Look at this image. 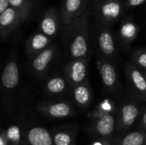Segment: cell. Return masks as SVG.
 Instances as JSON below:
<instances>
[{"label":"cell","mask_w":146,"mask_h":145,"mask_svg":"<svg viewBox=\"0 0 146 145\" xmlns=\"http://www.w3.org/2000/svg\"><path fill=\"white\" fill-rule=\"evenodd\" d=\"M68 26L71 56L74 59L86 57L88 52V13L85 12Z\"/></svg>","instance_id":"1"},{"label":"cell","mask_w":146,"mask_h":145,"mask_svg":"<svg viewBox=\"0 0 146 145\" xmlns=\"http://www.w3.org/2000/svg\"><path fill=\"white\" fill-rule=\"evenodd\" d=\"M28 15L16 10L9 6L6 10L0 14V28L2 36L10 32L21 21L25 20Z\"/></svg>","instance_id":"2"},{"label":"cell","mask_w":146,"mask_h":145,"mask_svg":"<svg viewBox=\"0 0 146 145\" xmlns=\"http://www.w3.org/2000/svg\"><path fill=\"white\" fill-rule=\"evenodd\" d=\"M88 60L86 58L74 59L67 68V76L71 85H79L82 83L87 73Z\"/></svg>","instance_id":"3"},{"label":"cell","mask_w":146,"mask_h":145,"mask_svg":"<svg viewBox=\"0 0 146 145\" xmlns=\"http://www.w3.org/2000/svg\"><path fill=\"white\" fill-rule=\"evenodd\" d=\"M20 81V72L15 61L8 62L2 73V84L6 89L15 88Z\"/></svg>","instance_id":"4"},{"label":"cell","mask_w":146,"mask_h":145,"mask_svg":"<svg viewBox=\"0 0 146 145\" xmlns=\"http://www.w3.org/2000/svg\"><path fill=\"white\" fill-rule=\"evenodd\" d=\"M82 5L83 0H65L62 10V21L65 25H69L84 14Z\"/></svg>","instance_id":"5"},{"label":"cell","mask_w":146,"mask_h":145,"mask_svg":"<svg viewBox=\"0 0 146 145\" xmlns=\"http://www.w3.org/2000/svg\"><path fill=\"white\" fill-rule=\"evenodd\" d=\"M58 29V17L57 11L55 9H51L47 11L42 17L40 21V30L43 33L49 37L55 36Z\"/></svg>","instance_id":"6"},{"label":"cell","mask_w":146,"mask_h":145,"mask_svg":"<svg viewBox=\"0 0 146 145\" xmlns=\"http://www.w3.org/2000/svg\"><path fill=\"white\" fill-rule=\"evenodd\" d=\"M100 15L107 21H113L121 13V5L115 0H103L99 6Z\"/></svg>","instance_id":"7"},{"label":"cell","mask_w":146,"mask_h":145,"mask_svg":"<svg viewBox=\"0 0 146 145\" xmlns=\"http://www.w3.org/2000/svg\"><path fill=\"white\" fill-rule=\"evenodd\" d=\"M27 137L31 145H52V139L50 134L44 128H32L29 131Z\"/></svg>","instance_id":"8"},{"label":"cell","mask_w":146,"mask_h":145,"mask_svg":"<svg viewBox=\"0 0 146 145\" xmlns=\"http://www.w3.org/2000/svg\"><path fill=\"white\" fill-rule=\"evenodd\" d=\"M51 40L46 34L40 32L34 34L27 42V50L33 55L37 52H41L48 47Z\"/></svg>","instance_id":"9"},{"label":"cell","mask_w":146,"mask_h":145,"mask_svg":"<svg viewBox=\"0 0 146 145\" xmlns=\"http://www.w3.org/2000/svg\"><path fill=\"white\" fill-rule=\"evenodd\" d=\"M54 56V48L47 47L44 50L38 53V55L33 61L32 66L34 71L37 73H42L45 70L49 63L51 62Z\"/></svg>","instance_id":"10"},{"label":"cell","mask_w":146,"mask_h":145,"mask_svg":"<svg viewBox=\"0 0 146 145\" xmlns=\"http://www.w3.org/2000/svg\"><path fill=\"white\" fill-rule=\"evenodd\" d=\"M99 72L103 83L107 87H112L116 82V72L114 67L106 62H99Z\"/></svg>","instance_id":"11"},{"label":"cell","mask_w":146,"mask_h":145,"mask_svg":"<svg viewBox=\"0 0 146 145\" xmlns=\"http://www.w3.org/2000/svg\"><path fill=\"white\" fill-rule=\"evenodd\" d=\"M98 44L101 51L107 55L111 56L115 51V43L113 36L110 32L104 30L102 31L98 37Z\"/></svg>","instance_id":"12"},{"label":"cell","mask_w":146,"mask_h":145,"mask_svg":"<svg viewBox=\"0 0 146 145\" xmlns=\"http://www.w3.org/2000/svg\"><path fill=\"white\" fill-rule=\"evenodd\" d=\"M114 127H115V120L110 115L103 116L98 121L96 126L98 132L103 136L110 135L114 130Z\"/></svg>","instance_id":"13"},{"label":"cell","mask_w":146,"mask_h":145,"mask_svg":"<svg viewBox=\"0 0 146 145\" xmlns=\"http://www.w3.org/2000/svg\"><path fill=\"white\" fill-rule=\"evenodd\" d=\"M139 115V109L134 104H127L121 109V119L125 126H131Z\"/></svg>","instance_id":"14"},{"label":"cell","mask_w":146,"mask_h":145,"mask_svg":"<svg viewBox=\"0 0 146 145\" xmlns=\"http://www.w3.org/2000/svg\"><path fill=\"white\" fill-rule=\"evenodd\" d=\"M129 76L134 87L140 92H146V79L142 73L135 68L131 67L129 69Z\"/></svg>","instance_id":"15"},{"label":"cell","mask_w":146,"mask_h":145,"mask_svg":"<svg viewBox=\"0 0 146 145\" xmlns=\"http://www.w3.org/2000/svg\"><path fill=\"white\" fill-rule=\"evenodd\" d=\"M90 90L86 84H79L74 90V97L80 105H86L90 100Z\"/></svg>","instance_id":"16"},{"label":"cell","mask_w":146,"mask_h":145,"mask_svg":"<svg viewBox=\"0 0 146 145\" xmlns=\"http://www.w3.org/2000/svg\"><path fill=\"white\" fill-rule=\"evenodd\" d=\"M70 107L65 103H57L52 104L48 109V113L50 115L55 118L66 117L70 114Z\"/></svg>","instance_id":"17"},{"label":"cell","mask_w":146,"mask_h":145,"mask_svg":"<svg viewBox=\"0 0 146 145\" xmlns=\"http://www.w3.org/2000/svg\"><path fill=\"white\" fill-rule=\"evenodd\" d=\"M66 87L65 80L61 77H54L47 81L46 89L48 91L53 94L60 93L64 91Z\"/></svg>","instance_id":"18"},{"label":"cell","mask_w":146,"mask_h":145,"mask_svg":"<svg viewBox=\"0 0 146 145\" xmlns=\"http://www.w3.org/2000/svg\"><path fill=\"white\" fill-rule=\"evenodd\" d=\"M9 5L12 8L15 9L20 12L29 15L32 8L31 0H9Z\"/></svg>","instance_id":"19"},{"label":"cell","mask_w":146,"mask_h":145,"mask_svg":"<svg viewBox=\"0 0 146 145\" xmlns=\"http://www.w3.org/2000/svg\"><path fill=\"white\" fill-rule=\"evenodd\" d=\"M145 136L140 132H131L124 138L121 145H143Z\"/></svg>","instance_id":"20"},{"label":"cell","mask_w":146,"mask_h":145,"mask_svg":"<svg viewBox=\"0 0 146 145\" xmlns=\"http://www.w3.org/2000/svg\"><path fill=\"white\" fill-rule=\"evenodd\" d=\"M136 32H137L136 26L131 22L126 23L121 26V36L127 40H131L133 38H134Z\"/></svg>","instance_id":"21"},{"label":"cell","mask_w":146,"mask_h":145,"mask_svg":"<svg viewBox=\"0 0 146 145\" xmlns=\"http://www.w3.org/2000/svg\"><path fill=\"white\" fill-rule=\"evenodd\" d=\"M54 143L56 145H70L71 138L68 133L59 132L54 137Z\"/></svg>","instance_id":"22"},{"label":"cell","mask_w":146,"mask_h":145,"mask_svg":"<svg viewBox=\"0 0 146 145\" xmlns=\"http://www.w3.org/2000/svg\"><path fill=\"white\" fill-rule=\"evenodd\" d=\"M8 138L12 141H18L20 139V130L17 126H11L8 130Z\"/></svg>","instance_id":"23"},{"label":"cell","mask_w":146,"mask_h":145,"mask_svg":"<svg viewBox=\"0 0 146 145\" xmlns=\"http://www.w3.org/2000/svg\"><path fill=\"white\" fill-rule=\"evenodd\" d=\"M136 61L139 66H141L144 68H146V52H142L139 54L137 56Z\"/></svg>","instance_id":"24"},{"label":"cell","mask_w":146,"mask_h":145,"mask_svg":"<svg viewBox=\"0 0 146 145\" xmlns=\"http://www.w3.org/2000/svg\"><path fill=\"white\" fill-rule=\"evenodd\" d=\"M9 6L10 5L9 0H0V14L6 10Z\"/></svg>","instance_id":"25"},{"label":"cell","mask_w":146,"mask_h":145,"mask_svg":"<svg viewBox=\"0 0 146 145\" xmlns=\"http://www.w3.org/2000/svg\"><path fill=\"white\" fill-rule=\"evenodd\" d=\"M146 0H127V5L130 7H136L143 3H145Z\"/></svg>","instance_id":"26"},{"label":"cell","mask_w":146,"mask_h":145,"mask_svg":"<svg viewBox=\"0 0 146 145\" xmlns=\"http://www.w3.org/2000/svg\"><path fill=\"white\" fill-rule=\"evenodd\" d=\"M143 121H144V123L146 125V112L145 114L144 115V116H143Z\"/></svg>","instance_id":"27"},{"label":"cell","mask_w":146,"mask_h":145,"mask_svg":"<svg viewBox=\"0 0 146 145\" xmlns=\"http://www.w3.org/2000/svg\"><path fill=\"white\" fill-rule=\"evenodd\" d=\"M0 143H1V145H5L4 144V141H3V138H1V140H0Z\"/></svg>","instance_id":"28"},{"label":"cell","mask_w":146,"mask_h":145,"mask_svg":"<svg viewBox=\"0 0 146 145\" xmlns=\"http://www.w3.org/2000/svg\"><path fill=\"white\" fill-rule=\"evenodd\" d=\"M95 145H100V144H95Z\"/></svg>","instance_id":"29"}]
</instances>
